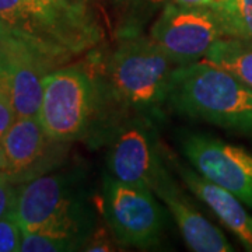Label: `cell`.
Here are the masks:
<instances>
[{"label":"cell","mask_w":252,"mask_h":252,"mask_svg":"<svg viewBox=\"0 0 252 252\" xmlns=\"http://www.w3.org/2000/svg\"><path fill=\"white\" fill-rule=\"evenodd\" d=\"M107 168L115 180L156 192L172 178L162 160L157 133L147 117L115 122L107 132Z\"/></svg>","instance_id":"cell-7"},{"label":"cell","mask_w":252,"mask_h":252,"mask_svg":"<svg viewBox=\"0 0 252 252\" xmlns=\"http://www.w3.org/2000/svg\"><path fill=\"white\" fill-rule=\"evenodd\" d=\"M13 213L23 233L70 240L81 250L94 231L93 210L76 171H52L18 185Z\"/></svg>","instance_id":"cell-4"},{"label":"cell","mask_w":252,"mask_h":252,"mask_svg":"<svg viewBox=\"0 0 252 252\" xmlns=\"http://www.w3.org/2000/svg\"><path fill=\"white\" fill-rule=\"evenodd\" d=\"M0 21L58 67L102 38L84 0H0Z\"/></svg>","instance_id":"cell-1"},{"label":"cell","mask_w":252,"mask_h":252,"mask_svg":"<svg viewBox=\"0 0 252 252\" xmlns=\"http://www.w3.org/2000/svg\"><path fill=\"white\" fill-rule=\"evenodd\" d=\"M115 1H122V0H115Z\"/></svg>","instance_id":"cell-24"},{"label":"cell","mask_w":252,"mask_h":252,"mask_svg":"<svg viewBox=\"0 0 252 252\" xmlns=\"http://www.w3.org/2000/svg\"><path fill=\"white\" fill-rule=\"evenodd\" d=\"M23 230L11 212L0 219V252H17L21 250Z\"/></svg>","instance_id":"cell-17"},{"label":"cell","mask_w":252,"mask_h":252,"mask_svg":"<svg viewBox=\"0 0 252 252\" xmlns=\"http://www.w3.org/2000/svg\"><path fill=\"white\" fill-rule=\"evenodd\" d=\"M167 206L189 250L195 252H231L234 248L220 228L199 212L178 184L170 178L154 192Z\"/></svg>","instance_id":"cell-12"},{"label":"cell","mask_w":252,"mask_h":252,"mask_svg":"<svg viewBox=\"0 0 252 252\" xmlns=\"http://www.w3.org/2000/svg\"><path fill=\"white\" fill-rule=\"evenodd\" d=\"M210 7L225 38L252 41V0H220Z\"/></svg>","instance_id":"cell-15"},{"label":"cell","mask_w":252,"mask_h":252,"mask_svg":"<svg viewBox=\"0 0 252 252\" xmlns=\"http://www.w3.org/2000/svg\"><path fill=\"white\" fill-rule=\"evenodd\" d=\"M81 250L74 241L58 238L52 235L38 234V233H23L21 250L23 252H70Z\"/></svg>","instance_id":"cell-16"},{"label":"cell","mask_w":252,"mask_h":252,"mask_svg":"<svg viewBox=\"0 0 252 252\" xmlns=\"http://www.w3.org/2000/svg\"><path fill=\"white\" fill-rule=\"evenodd\" d=\"M18 185L6 171H0V219L11 213L17 200Z\"/></svg>","instance_id":"cell-18"},{"label":"cell","mask_w":252,"mask_h":252,"mask_svg":"<svg viewBox=\"0 0 252 252\" xmlns=\"http://www.w3.org/2000/svg\"><path fill=\"white\" fill-rule=\"evenodd\" d=\"M184 6H212L220 0H174Z\"/></svg>","instance_id":"cell-21"},{"label":"cell","mask_w":252,"mask_h":252,"mask_svg":"<svg viewBox=\"0 0 252 252\" xmlns=\"http://www.w3.org/2000/svg\"><path fill=\"white\" fill-rule=\"evenodd\" d=\"M182 153L193 170L231 192L252 209V153L212 136L192 133L182 140Z\"/></svg>","instance_id":"cell-11"},{"label":"cell","mask_w":252,"mask_h":252,"mask_svg":"<svg viewBox=\"0 0 252 252\" xmlns=\"http://www.w3.org/2000/svg\"><path fill=\"white\" fill-rule=\"evenodd\" d=\"M175 67L150 36H127L112 51L102 81L115 107L149 117L167 104Z\"/></svg>","instance_id":"cell-5"},{"label":"cell","mask_w":252,"mask_h":252,"mask_svg":"<svg viewBox=\"0 0 252 252\" xmlns=\"http://www.w3.org/2000/svg\"><path fill=\"white\" fill-rule=\"evenodd\" d=\"M167 104L181 115L252 136V87L213 63L177 66Z\"/></svg>","instance_id":"cell-2"},{"label":"cell","mask_w":252,"mask_h":252,"mask_svg":"<svg viewBox=\"0 0 252 252\" xmlns=\"http://www.w3.org/2000/svg\"><path fill=\"white\" fill-rule=\"evenodd\" d=\"M83 251H112V247L109 243L108 237L104 235L102 231L94 233L89 237V240L86 241Z\"/></svg>","instance_id":"cell-20"},{"label":"cell","mask_w":252,"mask_h":252,"mask_svg":"<svg viewBox=\"0 0 252 252\" xmlns=\"http://www.w3.org/2000/svg\"><path fill=\"white\" fill-rule=\"evenodd\" d=\"M112 105L104 81L84 67L66 66L46 74L36 117L52 139L73 143L107 135L111 126L104 125L108 124L104 112Z\"/></svg>","instance_id":"cell-3"},{"label":"cell","mask_w":252,"mask_h":252,"mask_svg":"<svg viewBox=\"0 0 252 252\" xmlns=\"http://www.w3.org/2000/svg\"><path fill=\"white\" fill-rule=\"evenodd\" d=\"M205 61L233 73L252 87V41L224 36L210 48Z\"/></svg>","instance_id":"cell-14"},{"label":"cell","mask_w":252,"mask_h":252,"mask_svg":"<svg viewBox=\"0 0 252 252\" xmlns=\"http://www.w3.org/2000/svg\"><path fill=\"white\" fill-rule=\"evenodd\" d=\"M6 30H7V27L0 21V39H1V36H3V34L6 32Z\"/></svg>","instance_id":"cell-23"},{"label":"cell","mask_w":252,"mask_h":252,"mask_svg":"<svg viewBox=\"0 0 252 252\" xmlns=\"http://www.w3.org/2000/svg\"><path fill=\"white\" fill-rule=\"evenodd\" d=\"M150 38L177 66H184L205 59L224 34L210 6H184L174 1L156 20Z\"/></svg>","instance_id":"cell-8"},{"label":"cell","mask_w":252,"mask_h":252,"mask_svg":"<svg viewBox=\"0 0 252 252\" xmlns=\"http://www.w3.org/2000/svg\"><path fill=\"white\" fill-rule=\"evenodd\" d=\"M4 170H6V156H4L1 140H0V171H4Z\"/></svg>","instance_id":"cell-22"},{"label":"cell","mask_w":252,"mask_h":252,"mask_svg":"<svg viewBox=\"0 0 252 252\" xmlns=\"http://www.w3.org/2000/svg\"><path fill=\"white\" fill-rule=\"evenodd\" d=\"M56 67L35 46L6 30L0 39V87L17 117L38 115L44 79Z\"/></svg>","instance_id":"cell-9"},{"label":"cell","mask_w":252,"mask_h":252,"mask_svg":"<svg viewBox=\"0 0 252 252\" xmlns=\"http://www.w3.org/2000/svg\"><path fill=\"white\" fill-rule=\"evenodd\" d=\"M101 212L121 245H158L167 225V212L149 189L115 180L107 174L101 188Z\"/></svg>","instance_id":"cell-6"},{"label":"cell","mask_w":252,"mask_h":252,"mask_svg":"<svg viewBox=\"0 0 252 252\" xmlns=\"http://www.w3.org/2000/svg\"><path fill=\"white\" fill-rule=\"evenodd\" d=\"M175 168L187 188L219 217V220L238 238L247 251L252 252V216L247 206L231 192L206 180L198 171L175 162Z\"/></svg>","instance_id":"cell-13"},{"label":"cell","mask_w":252,"mask_h":252,"mask_svg":"<svg viewBox=\"0 0 252 252\" xmlns=\"http://www.w3.org/2000/svg\"><path fill=\"white\" fill-rule=\"evenodd\" d=\"M16 119H17V114L14 111L9 95L0 87V137L6 133V130L13 125Z\"/></svg>","instance_id":"cell-19"},{"label":"cell","mask_w":252,"mask_h":252,"mask_svg":"<svg viewBox=\"0 0 252 252\" xmlns=\"http://www.w3.org/2000/svg\"><path fill=\"white\" fill-rule=\"evenodd\" d=\"M6 170L17 185L56 171L69 156L70 143L55 140L38 117H17L0 137Z\"/></svg>","instance_id":"cell-10"}]
</instances>
